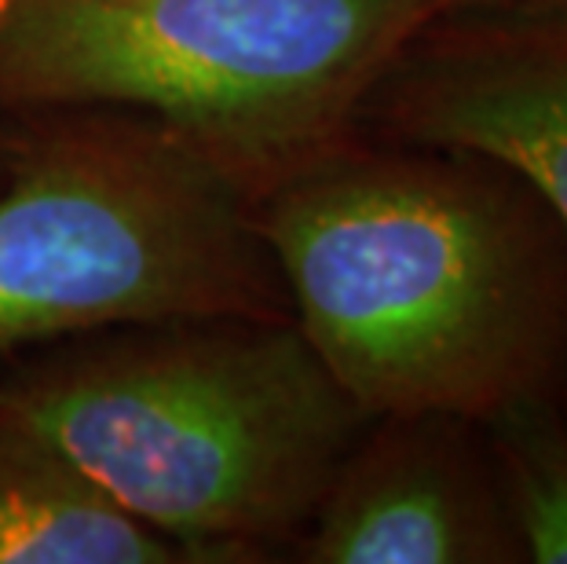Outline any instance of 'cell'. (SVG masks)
<instances>
[{
    "mask_svg": "<svg viewBox=\"0 0 567 564\" xmlns=\"http://www.w3.org/2000/svg\"><path fill=\"white\" fill-rule=\"evenodd\" d=\"M252 209L293 322L370 418L567 400V232L509 165L348 136Z\"/></svg>",
    "mask_w": 567,
    "mask_h": 564,
    "instance_id": "cell-1",
    "label": "cell"
},
{
    "mask_svg": "<svg viewBox=\"0 0 567 564\" xmlns=\"http://www.w3.org/2000/svg\"><path fill=\"white\" fill-rule=\"evenodd\" d=\"M27 429L184 550H264L305 532L373 418L293 319L176 322L0 392Z\"/></svg>",
    "mask_w": 567,
    "mask_h": 564,
    "instance_id": "cell-2",
    "label": "cell"
},
{
    "mask_svg": "<svg viewBox=\"0 0 567 564\" xmlns=\"http://www.w3.org/2000/svg\"><path fill=\"white\" fill-rule=\"evenodd\" d=\"M451 0H0V103L111 106L268 191L359 132Z\"/></svg>",
    "mask_w": 567,
    "mask_h": 564,
    "instance_id": "cell-3",
    "label": "cell"
},
{
    "mask_svg": "<svg viewBox=\"0 0 567 564\" xmlns=\"http://www.w3.org/2000/svg\"><path fill=\"white\" fill-rule=\"evenodd\" d=\"M4 170L0 348L106 327L286 319L252 191L158 122L52 125Z\"/></svg>",
    "mask_w": 567,
    "mask_h": 564,
    "instance_id": "cell-4",
    "label": "cell"
},
{
    "mask_svg": "<svg viewBox=\"0 0 567 564\" xmlns=\"http://www.w3.org/2000/svg\"><path fill=\"white\" fill-rule=\"evenodd\" d=\"M359 129L487 154L567 232V0L440 11L373 85Z\"/></svg>",
    "mask_w": 567,
    "mask_h": 564,
    "instance_id": "cell-5",
    "label": "cell"
},
{
    "mask_svg": "<svg viewBox=\"0 0 567 564\" xmlns=\"http://www.w3.org/2000/svg\"><path fill=\"white\" fill-rule=\"evenodd\" d=\"M316 564H524L487 433L454 414L373 418L308 521Z\"/></svg>",
    "mask_w": 567,
    "mask_h": 564,
    "instance_id": "cell-6",
    "label": "cell"
},
{
    "mask_svg": "<svg viewBox=\"0 0 567 564\" xmlns=\"http://www.w3.org/2000/svg\"><path fill=\"white\" fill-rule=\"evenodd\" d=\"M184 546L132 517L78 465L0 418V564H168Z\"/></svg>",
    "mask_w": 567,
    "mask_h": 564,
    "instance_id": "cell-7",
    "label": "cell"
},
{
    "mask_svg": "<svg viewBox=\"0 0 567 564\" xmlns=\"http://www.w3.org/2000/svg\"><path fill=\"white\" fill-rule=\"evenodd\" d=\"M524 561L567 564V400H527L484 422Z\"/></svg>",
    "mask_w": 567,
    "mask_h": 564,
    "instance_id": "cell-8",
    "label": "cell"
},
{
    "mask_svg": "<svg viewBox=\"0 0 567 564\" xmlns=\"http://www.w3.org/2000/svg\"><path fill=\"white\" fill-rule=\"evenodd\" d=\"M491 4H524V0H451L446 8H491Z\"/></svg>",
    "mask_w": 567,
    "mask_h": 564,
    "instance_id": "cell-9",
    "label": "cell"
},
{
    "mask_svg": "<svg viewBox=\"0 0 567 564\" xmlns=\"http://www.w3.org/2000/svg\"><path fill=\"white\" fill-rule=\"evenodd\" d=\"M8 154H11V147L4 143V136H0V170H4V165H8Z\"/></svg>",
    "mask_w": 567,
    "mask_h": 564,
    "instance_id": "cell-10",
    "label": "cell"
}]
</instances>
